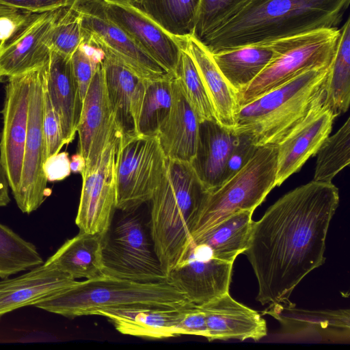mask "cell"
Wrapping results in <instances>:
<instances>
[{"mask_svg":"<svg viewBox=\"0 0 350 350\" xmlns=\"http://www.w3.org/2000/svg\"><path fill=\"white\" fill-rule=\"evenodd\" d=\"M339 204L332 183L312 180L286 193L251 228L246 255L262 306L288 304L295 288L325 260L329 224Z\"/></svg>","mask_w":350,"mask_h":350,"instance_id":"cell-1","label":"cell"},{"mask_svg":"<svg viewBox=\"0 0 350 350\" xmlns=\"http://www.w3.org/2000/svg\"><path fill=\"white\" fill-rule=\"evenodd\" d=\"M350 0H252L203 42L212 54L338 28Z\"/></svg>","mask_w":350,"mask_h":350,"instance_id":"cell-2","label":"cell"},{"mask_svg":"<svg viewBox=\"0 0 350 350\" xmlns=\"http://www.w3.org/2000/svg\"><path fill=\"white\" fill-rule=\"evenodd\" d=\"M209 193L190 163L167 159L163 178L150 201V237L166 276L185 259L191 229Z\"/></svg>","mask_w":350,"mask_h":350,"instance_id":"cell-3","label":"cell"},{"mask_svg":"<svg viewBox=\"0 0 350 350\" xmlns=\"http://www.w3.org/2000/svg\"><path fill=\"white\" fill-rule=\"evenodd\" d=\"M329 67L311 69L239 108L232 129L256 146H277L324 103Z\"/></svg>","mask_w":350,"mask_h":350,"instance_id":"cell-4","label":"cell"},{"mask_svg":"<svg viewBox=\"0 0 350 350\" xmlns=\"http://www.w3.org/2000/svg\"><path fill=\"white\" fill-rule=\"evenodd\" d=\"M194 305L167 280L139 282L103 275L59 291L33 305L73 318L109 308L183 309Z\"/></svg>","mask_w":350,"mask_h":350,"instance_id":"cell-5","label":"cell"},{"mask_svg":"<svg viewBox=\"0 0 350 350\" xmlns=\"http://www.w3.org/2000/svg\"><path fill=\"white\" fill-rule=\"evenodd\" d=\"M278 146H257L249 161L209 193L191 229V240L233 214L254 211L275 187Z\"/></svg>","mask_w":350,"mask_h":350,"instance_id":"cell-6","label":"cell"},{"mask_svg":"<svg viewBox=\"0 0 350 350\" xmlns=\"http://www.w3.org/2000/svg\"><path fill=\"white\" fill-rule=\"evenodd\" d=\"M340 29H321L268 44L273 57L261 72L237 94L239 108L284 84L302 72L329 67Z\"/></svg>","mask_w":350,"mask_h":350,"instance_id":"cell-7","label":"cell"},{"mask_svg":"<svg viewBox=\"0 0 350 350\" xmlns=\"http://www.w3.org/2000/svg\"><path fill=\"white\" fill-rule=\"evenodd\" d=\"M166 162L157 135L123 136L116 161V208L133 211L150 202L163 178Z\"/></svg>","mask_w":350,"mask_h":350,"instance_id":"cell-8","label":"cell"},{"mask_svg":"<svg viewBox=\"0 0 350 350\" xmlns=\"http://www.w3.org/2000/svg\"><path fill=\"white\" fill-rule=\"evenodd\" d=\"M104 275L139 282L167 280L141 219L130 215L121 219L104 236Z\"/></svg>","mask_w":350,"mask_h":350,"instance_id":"cell-9","label":"cell"},{"mask_svg":"<svg viewBox=\"0 0 350 350\" xmlns=\"http://www.w3.org/2000/svg\"><path fill=\"white\" fill-rule=\"evenodd\" d=\"M48 64L49 62L32 72L21 178L19 187L13 195L19 209L27 214L38 209L48 195V181L43 170L46 159L43 129V94Z\"/></svg>","mask_w":350,"mask_h":350,"instance_id":"cell-10","label":"cell"},{"mask_svg":"<svg viewBox=\"0 0 350 350\" xmlns=\"http://www.w3.org/2000/svg\"><path fill=\"white\" fill-rule=\"evenodd\" d=\"M122 137L113 139L96 165L81 174L82 187L75 224L80 232L106 234L116 208V161Z\"/></svg>","mask_w":350,"mask_h":350,"instance_id":"cell-11","label":"cell"},{"mask_svg":"<svg viewBox=\"0 0 350 350\" xmlns=\"http://www.w3.org/2000/svg\"><path fill=\"white\" fill-rule=\"evenodd\" d=\"M78 8L84 36L83 44L113 55L145 80L158 79L172 75L105 16L98 1Z\"/></svg>","mask_w":350,"mask_h":350,"instance_id":"cell-12","label":"cell"},{"mask_svg":"<svg viewBox=\"0 0 350 350\" xmlns=\"http://www.w3.org/2000/svg\"><path fill=\"white\" fill-rule=\"evenodd\" d=\"M105 16L142 49L175 76L185 39L164 30L134 0L98 1Z\"/></svg>","mask_w":350,"mask_h":350,"instance_id":"cell-13","label":"cell"},{"mask_svg":"<svg viewBox=\"0 0 350 350\" xmlns=\"http://www.w3.org/2000/svg\"><path fill=\"white\" fill-rule=\"evenodd\" d=\"M233 262L217 256L206 244L191 242L183 261L167 276V282L196 306L229 293Z\"/></svg>","mask_w":350,"mask_h":350,"instance_id":"cell-14","label":"cell"},{"mask_svg":"<svg viewBox=\"0 0 350 350\" xmlns=\"http://www.w3.org/2000/svg\"><path fill=\"white\" fill-rule=\"evenodd\" d=\"M57 10L31 14L0 42V83L46 64L51 57V32Z\"/></svg>","mask_w":350,"mask_h":350,"instance_id":"cell-15","label":"cell"},{"mask_svg":"<svg viewBox=\"0 0 350 350\" xmlns=\"http://www.w3.org/2000/svg\"><path fill=\"white\" fill-rule=\"evenodd\" d=\"M32 72L10 78L5 88L0 161L13 195L19 187L21 178Z\"/></svg>","mask_w":350,"mask_h":350,"instance_id":"cell-16","label":"cell"},{"mask_svg":"<svg viewBox=\"0 0 350 350\" xmlns=\"http://www.w3.org/2000/svg\"><path fill=\"white\" fill-rule=\"evenodd\" d=\"M79 151L85 158V169L94 167L104 149L114 138L123 137L108 98L101 63L85 96L77 127Z\"/></svg>","mask_w":350,"mask_h":350,"instance_id":"cell-17","label":"cell"},{"mask_svg":"<svg viewBox=\"0 0 350 350\" xmlns=\"http://www.w3.org/2000/svg\"><path fill=\"white\" fill-rule=\"evenodd\" d=\"M263 313L275 319L285 334L323 342H349V309L310 310L291 302L270 304Z\"/></svg>","mask_w":350,"mask_h":350,"instance_id":"cell-18","label":"cell"},{"mask_svg":"<svg viewBox=\"0 0 350 350\" xmlns=\"http://www.w3.org/2000/svg\"><path fill=\"white\" fill-rule=\"evenodd\" d=\"M334 119L332 113L322 104L277 145L275 186H280L290 176L299 171L311 157L317 154L329 136Z\"/></svg>","mask_w":350,"mask_h":350,"instance_id":"cell-19","label":"cell"},{"mask_svg":"<svg viewBox=\"0 0 350 350\" xmlns=\"http://www.w3.org/2000/svg\"><path fill=\"white\" fill-rule=\"evenodd\" d=\"M103 53L104 80L117 125L124 136L136 135L146 80L113 55Z\"/></svg>","mask_w":350,"mask_h":350,"instance_id":"cell-20","label":"cell"},{"mask_svg":"<svg viewBox=\"0 0 350 350\" xmlns=\"http://www.w3.org/2000/svg\"><path fill=\"white\" fill-rule=\"evenodd\" d=\"M198 306L205 314L208 341L258 340L267 335L266 321L261 315L234 299L229 293Z\"/></svg>","mask_w":350,"mask_h":350,"instance_id":"cell-21","label":"cell"},{"mask_svg":"<svg viewBox=\"0 0 350 350\" xmlns=\"http://www.w3.org/2000/svg\"><path fill=\"white\" fill-rule=\"evenodd\" d=\"M76 282L69 275L45 262L18 277L4 279L0 282V317L33 306Z\"/></svg>","mask_w":350,"mask_h":350,"instance_id":"cell-22","label":"cell"},{"mask_svg":"<svg viewBox=\"0 0 350 350\" xmlns=\"http://www.w3.org/2000/svg\"><path fill=\"white\" fill-rule=\"evenodd\" d=\"M172 85L171 109L157 136L167 159L190 163L196 151L200 120L175 76Z\"/></svg>","mask_w":350,"mask_h":350,"instance_id":"cell-23","label":"cell"},{"mask_svg":"<svg viewBox=\"0 0 350 350\" xmlns=\"http://www.w3.org/2000/svg\"><path fill=\"white\" fill-rule=\"evenodd\" d=\"M70 58L52 50L46 82L47 93L60 121L65 145L75 137L83 105Z\"/></svg>","mask_w":350,"mask_h":350,"instance_id":"cell-24","label":"cell"},{"mask_svg":"<svg viewBox=\"0 0 350 350\" xmlns=\"http://www.w3.org/2000/svg\"><path fill=\"white\" fill-rule=\"evenodd\" d=\"M237 135L217 120L200 122L197 148L190 164L210 192L222 183L226 165Z\"/></svg>","mask_w":350,"mask_h":350,"instance_id":"cell-25","label":"cell"},{"mask_svg":"<svg viewBox=\"0 0 350 350\" xmlns=\"http://www.w3.org/2000/svg\"><path fill=\"white\" fill-rule=\"evenodd\" d=\"M187 308H109L98 310L95 315L108 319L116 330L122 334L162 339L183 335L179 323L184 310Z\"/></svg>","mask_w":350,"mask_h":350,"instance_id":"cell-26","label":"cell"},{"mask_svg":"<svg viewBox=\"0 0 350 350\" xmlns=\"http://www.w3.org/2000/svg\"><path fill=\"white\" fill-rule=\"evenodd\" d=\"M183 49L192 57L215 110L217 122L232 129L239 110L237 94L217 66L212 53L193 35L186 38Z\"/></svg>","mask_w":350,"mask_h":350,"instance_id":"cell-27","label":"cell"},{"mask_svg":"<svg viewBox=\"0 0 350 350\" xmlns=\"http://www.w3.org/2000/svg\"><path fill=\"white\" fill-rule=\"evenodd\" d=\"M105 234L83 232L67 240L44 262L73 279H92L103 275V245Z\"/></svg>","mask_w":350,"mask_h":350,"instance_id":"cell-28","label":"cell"},{"mask_svg":"<svg viewBox=\"0 0 350 350\" xmlns=\"http://www.w3.org/2000/svg\"><path fill=\"white\" fill-rule=\"evenodd\" d=\"M225 79L236 94L245 89L273 57L268 43L247 45L212 54Z\"/></svg>","mask_w":350,"mask_h":350,"instance_id":"cell-29","label":"cell"},{"mask_svg":"<svg viewBox=\"0 0 350 350\" xmlns=\"http://www.w3.org/2000/svg\"><path fill=\"white\" fill-rule=\"evenodd\" d=\"M253 213L254 211L245 210L233 214L193 239L192 242L203 243L219 258L234 262L247 248Z\"/></svg>","mask_w":350,"mask_h":350,"instance_id":"cell-30","label":"cell"},{"mask_svg":"<svg viewBox=\"0 0 350 350\" xmlns=\"http://www.w3.org/2000/svg\"><path fill=\"white\" fill-rule=\"evenodd\" d=\"M334 57L326 81L324 106L335 118L347 112L350 103V18L340 29Z\"/></svg>","mask_w":350,"mask_h":350,"instance_id":"cell-31","label":"cell"},{"mask_svg":"<svg viewBox=\"0 0 350 350\" xmlns=\"http://www.w3.org/2000/svg\"><path fill=\"white\" fill-rule=\"evenodd\" d=\"M164 30L178 39L193 35L201 0H134Z\"/></svg>","mask_w":350,"mask_h":350,"instance_id":"cell-32","label":"cell"},{"mask_svg":"<svg viewBox=\"0 0 350 350\" xmlns=\"http://www.w3.org/2000/svg\"><path fill=\"white\" fill-rule=\"evenodd\" d=\"M174 77L169 75L158 79L146 80L145 92L137 122V134L157 135L171 109Z\"/></svg>","mask_w":350,"mask_h":350,"instance_id":"cell-33","label":"cell"},{"mask_svg":"<svg viewBox=\"0 0 350 350\" xmlns=\"http://www.w3.org/2000/svg\"><path fill=\"white\" fill-rule=\"evenodd\" d=\"M44 263L32 243L0 224V278L6 279L20 271Z\"/></svg>","mask_w":350,"mask_h":350,"instance_id":"cell-34","label":"cell"},{"mask_svg":"<svg viewBox=\"0 0 350 350\" xmlns=\"http://www.w3.org/2000/svg\"><path fill=\"white\" fill-rule=\"evenodd\" d=\"M313 180L332 183L333 178L350 163V118L323 142L317 153Z\"/></svg>","mask_w":350,"mask_h":350,"instance_id":"cell-35","label":"cell"},{"mask_svg":"<svg viewBox=\"0 0 350 350\" xmlns=\"http://www.w3.org/2000/svg\"><path fill=\"white\" fill-rule=\"evenodd\" d=\"M175 77L179 80L185 95L200 122L204 120H217L214 108L198 68L191 55L183 49Z\"/></svg>","mask_w":350,"mask_h":350,"instance_id":"cell-36","label":"cell"},{"mask_svg":"<svg viewBox=\"0 0 350 350\" xmlns=\"http://www.w3.org/2000/svg\"><path fill=\"white\" fill-rule=\"evenodd\" d=\"M83 40L78 6L66 5L58 9L51 32L52 50L71 57Z\"/></svg>","mask_w":350,"mask_h":350,"instance_id":"cell-37","label":"cell"},{"mask_svg":"<svg viewBox=\"0 0 350 350\" xmlns=\"http://www.w3.org/2000/svg\"><path fill=\"white\" fill-rule=\"evenodd\" d=\"M252 0H201L193 36L202 42Z\"/></svg>","mask_w":350,"mask_h":350,"instance_id":"cell-38","label":"cell"},{"mask_svg":"<svg viewBox=\"0 0 350 350\" xmlns=\"http://www.w3.org/2000/svg\"><path fill=\"white\" fill-rule=\"evenodd\" d=\"M103 57L102 51L85 44H82L71 56L72 70L82 100Z\"/></svg>","mask_w":350,"mask_h":350,"instance_id":"cell-39","label":"cell"},{"mask_svg":"<svg viewBox=\"0 0 350 350\" xmlns=\"http://www.w3.org/2000/svg\"><path fill=\"white\" fill-rule=\"evenodd\" d=\"M46 82L43 94V129L47 158L60 152L65 144L60 121L47 93Z\"/></svg>","mask_w":350,"mask_h":350,"instance_id":"cell-40","label":"cell"},{"mask_svg":"<svg viewBox=\"0 0 350 350\" xmlns=\"http://www.w3.org/2000/svg\"><path fill=\"white\" fill-rule=\"evenodd\" d=\"M236 135L234 146L226 165L223 183L234 176L249 161L257 148L248 135Z\"/></svg>","mask_w":350,"mask_h":350,"instance_id":"cell-41","label":"cell"},{"mask_svg":"<svg viewBox=\"0 0 350 350\" xmlns=\"http://www.w3.org/2000/svg\"><path fill=\"white\" fill-rule=\"evenodd\" d=\"M183 335H195L207 338L208 332L205 314L196 305L184 310L179 323Z\"/></svg>","mask_w":350,"mask_h":350,"instance_id":"cell-42","label":"cell"},{"mask_svg":"<svg viewBox=\"0 0 350 350\" xmlns=\"http://www.w3.org/2000/svg\"><path fill=\"white\" fill-rule=\"evenodd\" d=\"M43 170L47 181L65 179L71 173L68 153L59 152L47 157L43 164Z\"/></svg>","mask_w":350,"mask_h":350,"instance_id":"cell-43","label":"cell"},{"mask_svg":"<svg viewBox=\"0 0 350 350\" xmlns=\"http://www.w3.org/2000/svg\"><path fill=\"white\" fill-rule=\"evenodd\" d=\"M0 3L33 14L52 12L66 6L64 0H0Z\"/></svg>","mask_w":350,"mask_h":350,"instance_id":"cell-44","label":"cell"},{"mask_svg":"<svg viewBox=\"0 0 350 350\" xmlns=\"http://www.w3.org/2000/svg\"><path fill=\"white\" fill-rule=\"evenodd\" d=\"M9 187L8 178L0 161V207L7 206L10 202Z\"/></svg>","mask_w":350,"mask_h":350,"instance_id":"cell-45","label":"cell"},{"mask_svg":"<svg viewBox=\"0 0 350 350\" xmlns=\"http://www.w3.org/2000/svg\"><path fill=\"white\" fill-rule=\"evenodd\" d=\"M85 165V159L79 152H77L71 157V159L70 160L71 172L81 174Z\"/></svg>","mask_w":350,"mask_h":350,"instance_id":"cell-46","label":"cell"},{"mask_svg":"<svg viewBox=\"0 0 350 350\" xmlns=\"http://www.w3.org/2000/svg\"><path fill=\"white\" fill-rule=\"evenodd\" d=\"M21 10L15 9L0 3V18L16 13Z\"/></svg>","mask_w":350,"mask_h":350,"instance_id":"cell-47","label":"cell"},{"mask_svg":"<svg viewBox=\"0 0 350 350\" xmlns=\"http://www.w3.org/2000/svg\"><path fill=\"white\" fill-rule=\"evenodd\" d=\"M66 5L68 6H79L87 3L101 1V0H64Z\"/></svg>","mask_w":350,"mask_h":350,"instance_id":"cell-48","label":"cell"},{"mask_svg":"<svg viewBox=\"0 0 350 350\" xmlns=\"http://www.w3.org/2000/svg\"><path fill=\"white\" fill-rule=\"evenodd\" d=\"M0 42H1V41H0Z\"/></svg>","mask_w":350,"mask_h":350,"instance_id":"cell-49","label":"cell"}]
</instances>
